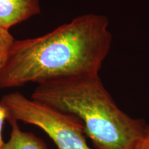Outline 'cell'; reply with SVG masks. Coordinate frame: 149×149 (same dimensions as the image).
Returning a JSON list of instances; mask_svg holds the SVG:
<instances>
[{
  "instance_id": "6da1fadb",
  "label": "cell",
  "mask_w": 149,
  "mask_h": 149,
  "mask_svg": "<svg viewBox=\"0 0 149 149\" xmlns=\"http://www.w3.org/2000/svg\"><path fill=\"white\" fill-rule=\"evenodd\" d=\"M112 40L107 17L91 13L42 36L15 40L0 70V88L100 74Z\"/></svg>"
},
{
  "instance_id": "7a4b0ae2",
  "label": "cell",
  "mask_w": 149,
  "mask_h": 149,
  "mask_svg": "<svg viewBox=\"0 0 149 149\" xmlns=\"http://www.w3.org/2000/svg\"><path fill=\"white\" fill-rule=\"evenodd\" d=\"M31 98L79 118L95 149H131L148 125L117 106L100 74L39 84Z\"/></svg>"
},
{
  "instance_id": "3957f363",
  "label": "cell",
  "mask_w": 149,
  "mask_h": 149,
  "mask_svg": "<svg viewBox=\"0 0 149 149\" xmlns=\"http://www.w3.org/2000/svg\"><path fill=\"white\" fill-rule=\"evenodd\" d=\"M6 120L34 125L44 130L57 149H95L88 146L82 121L73 115L27 98L19 92L10 93L0 100Z\"/></svg>"
},
{
  "instance_id": "277c9868",
  "label": "cell",
  "mask_w": 149,
  "mask_h": 149,
  "mask_svg": "<svg viewBox=\"0 0 149 149\" xmlns=\"http://www.w3.org/2000/svg\"><path fill=\"white\" fill-rule=\"evenodd\" d=\"M40 12V0H0V26L10 30Z\"/></svg>"
},
{
  "instance_id": "5b68a950",
  "label": "cell",
  "mask_w": 149,
  "mask_h": 149,
  "mask_svg": "<svg viewBox=\"0 0 149 149\" xmlns=\"http://www.w3.org/2000/svg\"><path fill=\"white\" fill-rule=\"evenodd\" d=\"M7 121L11 126V133L8 140L3 143L0 149H48L45 141L35 134L22 130L18 122Z\"/></svg>"
},
{
  "instance_id": "8992f818",
  "label": "cell",
  "mask_w": 149,
  "mask_h": 149,
  "mask_svg": "<svg viewBox=\"0 0 149 149\" xmlns=\"http://www.w3.org/2000/svg\"><path fill=\"white\" fill-rule=\"evenodd\" d=\"M10 30L0 26V70L6 64L15 39L10 33Z\"/></svg>"
},
{
  "instance_id": "52a82bcc",
  "label": "cell",
  "mask_w": 149,
  "mask_h": 149,
  "mask_svg": "<svg viewBox=\"0 0 149 149\" xmlns=\"http://www.w3.org/2000/svg\"><path fill=\"white\" fill-rule=\"evenodd\" d=\"M131 149H149V125L147 126L144 133L136 141Z\"/></svg>"
},
{
  "instance_id": "ba28073f",
  "label": "cell",
  "mask_w": 149,
  "mask_h": 149,
  "mask_svg": "<svg viewBox=\"0 0 149 149\" xmlns=\"http://www.w3.org/2000/svg\"><path fill=\"white\" fill-rule=\"evenodd\" d=\"M5 120H6V113L4 109L0 105V148L4 143L3 140L2 130Z\"/></svg>"
}]
</instances>
